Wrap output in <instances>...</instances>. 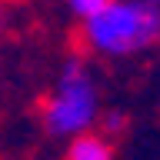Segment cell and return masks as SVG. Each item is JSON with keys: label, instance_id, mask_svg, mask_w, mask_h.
Segmentation results:
<instances>
[{"label": "cell", "instance_id": "obj_2", "mask_svg": "<svg viewBox=\"0 0 160 160\" xmlns=\"http://www.w3.org/2000/svg\"><path fill=\"white\" fill-rule=\"evenodd\" d=\"M100 117V90L90 67L80 57H67L57 87L43 100V127L53 137H80Z\"/></svg>", "mask_w": 160, "mask_h": 160}, {"label": "cell", "instance_id": "obj_6", "mask_svg": "<svg viewBox=\"0 0 160 160\" xmlns=\"http://www.w3.org/2000/svg\"><path fill=\"white\" fill-rule=\"evenodd\" d=\"M0 30H3V10H0Z\"/></svg>", "mask_w": 160, "mask_h": 160}, {"label": "cell", "instance_id": "obj_5", "mask_svg": "<svg viewBox=\"0 0 160 160\" xmlns=\"http://www.w3.org/2000/svg\"><path fill=\"white\" fill-rule=\"evenodd\" d=\"M123 123H127V117H123L120 110H110L107 117H103V127H107L110 133H120V130H123Z\"/></svg>", "mask_w": 160, "mask_h": 160}, {"label": "cell", "instance_id": "obj_7", "mask_svg": "<svg viewBox=\"0 0 160 160\" xmlns=\"http://www.w3.org/2000/svg\"><path fill=\"white\" fill-rule=\"evenodd\" d=\"M147 3H157V7H160V0H147Z\"/></svg>", "mask_w": 160, "mask_h": 160}, {"label": "cell", "instance_id": "obj_4", "mask_svg": "<svg viewBox=\"0 0 160 160\" xmlns=\"http://www.w3.org/2000/svg\"><path fill=\"white\" fill-rule=\"evenodd\" d=\"M63 3L70 7V13H73V17L90 20V17H97V13L107 7V3H113V0H63Z\"/></svg>", "mask_w": 160, "mask_h": 160}, {"label": "cell", "instance_id": "obj_1", "mask_svg": "<svg viewBox=\"0 0 160 160\" xmlns=\"http://www.w3.org/2000/svg\"><path fill=\"white\" fill-rule=\"evenodd\" d=\"M83 40L103 57H130L160 40V7L147 0H113L83 20Z\"/></svg>", "mask_w": 160, "mask_h": 160}, {"label": "cell", "instance_id": "obj_3", "mask_svg": "<svg viewBox=\"0 0 160 160\" xmlns=\"http://www.w3.org/2000/svg\"><path fill=\"white\" fill-rule=\"evenodd\" d=\"M63 160H113V147L100 133H80L70 140Z\"/></svg>", "mask_w": 160, "mask_h": 160}]
</instances>
